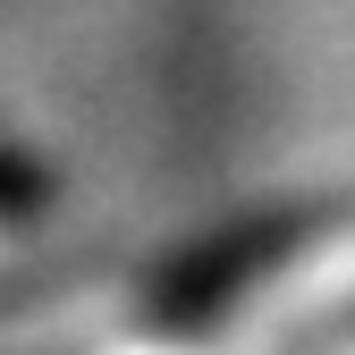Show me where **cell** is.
<instances>
[{"label":"cell","instance_id":"cell-1","mask_svg":"<svg viewBox=\"0 0 355 355\" xmlns=\"http://www.w3.org/2000/svg\"><path fill=\"white\" fill-rule=\"evenodd\" d=\"M313 245V220H262V229H237L220 245H195L178 271L161 279V322L169 330H211L229 322L245 296H271V279Z\"/></svg>","mask_w":355,"mask_h":355}]
</instances>
